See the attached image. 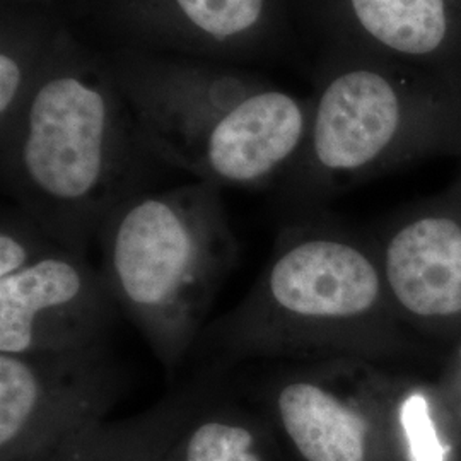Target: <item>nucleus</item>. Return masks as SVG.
Here are the masks:
<instances>
[{
    "label": "nucleus",
    "instance_id": "ddd939ff",
    "mask_svg": "<svg viewBox=\"0 0 461 461\" xmlns=\"http://www.w3.org/2000/svg\"><path fill=\"white\" fill-rule=\"evenodd\" d=\"M205 402L198 390L176 392L137 415L101 422L47 461H161Z\"/></svg>",
    "mask_w": 461,
    "mask_h": 461
},
{
    "label": "nucleus",
    "instance_id": "f8f14e48",
    "mask_svg": "<svg viewBox=\"0 0 461 461\" xmlns=\"http://www.w3.org/2000/svg\"><path fill=\"white\" fill-rule=\"evenodd\" d=\"M68 33L51 4H0V140L16 127Z\"/></svg>",
    "mask_w": 461,
    "mask_h": 461
},
{
    "label": "nucleus",
    "instance_id": "6e6552de",
    "mask_svg": "<svg viewBox=\"0 0 461 461\" xmlns=\"http://www.w3.org/2000/svg\"><path fill=\"white\" fill-rule=\"evenodd\" d=\"M118 47L217 62L279 55L293 38L299 0H93Z\"/></svg>",
    "mask_w": 461,
    "mask_h": 461
},
{
    "label": "nucleus",
    "instance_id": "4468645a",
    "mask_svg": "<svg viewBox=\"0 0 461 461\" xmlns=\"http://www.w3.org/2000/svg\"><path fill=\"white\" fill-rule=\"evenodd\" d=\"M276 430L234 405L205 402L161 461H274Z\"/></svg>",
    "mask_w": 461,
    "mask_h": 461
},
{
    "label": "nucleus",
    "instance_id": "a211bd4d",
    "mask_svg": "<svg viewBox=\"0 0 461 461\" xmlns=\"http://www.w3.org/2000/svg\"><path fill=\"white\" fill-rule=\"evenodd\" d=\"M53 0H0V4H51Z\"/></svg>",
    "mask_w": 461,
    "mask_h": 461
},
{
    "label": "nucleus",
    "instance_id": "9b49d317",
    "mask_svg": "<svg viewBox=\"0 0 461 461\" xmlns=\"http://www.w3.org/2000/svg\"><path fill=\"white\" fill-rule=\"evenodd\" d=\"M320 49L461 72V0H299Z\"/></svg>",
    "mask_w": 461,
    "mask_h": 461
},
{
    "label": "nucleus",
    "instance_id": "f257e3e1",
    "mask_svg": "<svg viewBox=\"0 0 461 461\" xmlns=\"http://www.w3.org/2000/svg\"><path fill=\"white\" fill-rule=\"evenodd\" d=\"M202 337L230 361L390 366L424 354V340L396 312L373 234L325 207L289 211L262 276Z\"/></svg>",
    "mask_w": 461,
    "mask_h": 461
},
{
    "label": "nucleus",
    "instance_id": "7ed1b4c3",
    "mask_svg": "<svg viewBox=\"0 0 461 461\" xmlns=\"http://www.w3.org/2000/svg\"><path fill=\"white\" fill-rule=\"evenodd\" d=\"M104 55L156 161L222 190L277 186L294 165L312 95L230 62L127 47Z\"/></svg>",
    "mask_w": 461,
    "mask_h": 461
},
{
    "label": "nucleus",
    "instance_id": "0eeeda50",
    "mask_svg": "<svg viewBox=\"0 0 461 461\" xmlns=\"http://www.w3.org/2000/svg\"><path fill=\"white\" fill-rule=\"evenodd\" d=\"M108 344L0 354V461H47L106 420L123 392Z\"/></svg>",
    "mask_w": 461,
    "mask_h": 461
},
{
    "label": "nucleus",
    "instance_id": "9d476101",
    "mask_svg": "<svg viewBox=\"0 0 461 461\" xmlns=\"http://www.w3.org/2000/svg\"><path fill=\"white\" fill-rule=\"evenodd\" d=\"M120 313L89 255L59 247L0 280V354L59 352L106 342Z\"/></svg>",
    "mask_w": 461,
    "mask_h": 461
},
{
    "label": "nucleus",
    "instance_id": "2eb2a0df",
    "mask_svg": "<svg viewBox=\"0 0 461 461\" xmlns=\"http://www.w3.org/2000/svg\"><path fill=\"white\" fill-rule=\"evenodd\" d=\"M449 413L436 379L402 375L396 419L405 461H451L453 443L441 426Z\"/></svg>",
    "mask_w": 461,
    "mask_h": 461
},
{
    "label": "nucleus",
    "instance_id": "39448f33",
    "mask_svg": "<svg viewBox=\"0 0 461 461\" xmlns=\"http://www.w3.org/2000/svg\"><path fill=\"white\" fill-rule=\"evenodd\" d=\"M101 272L171 378L205 331L215 296L238 264L222 188L186 183L133 194L106 215Z\"/></svg>",
    "mask_w": 461,
    "mask_h": 461
},
{
    "label": "nucleus",
    "instance_id": "423d86ee",
    "mask_svg": "<svg viewBox=\"0 0 461 461\" xmlns=\"http://www.w3.org/2000/svg\"><path fill=\"white\" fill-rule=\"evenodd\" d=\"M400 375L359 359L299 364L265 384V417L301 461H383Z\"/></svg>",
    "mask_w": 461,
    "mask_h": 461
},
{
    "label": "nucleus",
    "instance_id": "f3484780",
    "mask_svg": "<svg viewBox=\"0 0 461 461\" xmlns=\"http://www.w3.org/2000/svg\"><path fill=\"white\" fill-rule=\"evenodd\" d=\"M449 412L461 422V339L451 346L441 375L436 379Z\"/></svg>",
    "mask_w": 461,
    "mask_h": 461
},
{
    "label": "nucleus",
    "instance_id": "1a4fd4ad",
    "mask_svg": "<svg viewBox=\"0 0 461 461\" xmlns=\"http://www.w3.org/2000/svg\"><path fill=\"white\" fill-rule=\"evenodd\" d=\"M396 312L424 342L461 339V171L441 192L409 203L373 234Z\"/></svg>",
    "mask_w": 461,
    "mask_h": 461
},
{
    "label": "nucleus",
    "instance_id": "f03ea898",
    "mask_svg": "<svg viewBox=\"0 0 461 461\" xmlns=\"http://www.w3.org/2000/svg\"><path fill=\"white\" fill-rule=\"evenodd\" d=\"M150 161L106 55L70 32L0 140L4 194L57 243L89 255L106 215L144 190Z\"/></svg>",
    "mask_w": 461,
    "mask_h": 461
},
{
    "label": "nucleus",
    "instance_id": "dca6fc26",
    "mask_svg": "<svg viewBox=\"0 0 461 461\" xmlns=\"http://www.w3.org/2000/svg\"><path fill=\"white\" fill-rule=\"evenodd\" d=\"M57 243L41 224L14 202L0 214V280L9 279L51 253Z\"/></svg>",
    "mask_w": 461,
    "mask_h": 461
},
{
    "label": "nucleus",
    "instance_id": "20e7f679",
    "mask_svg": "<svg viewBox=\"0 0 461 461\" xmlns=\"http://www.w3.org/2000/svg\"><path fill=\"white\" fill-rule=\"evenodd\" d=\"M312 98L304 144L277 185L287 212L413 163L461 159V72L320 49Z\"/></svg>",
    "mask_w": 461,
    "mask_h": 461
}]
</instances>
